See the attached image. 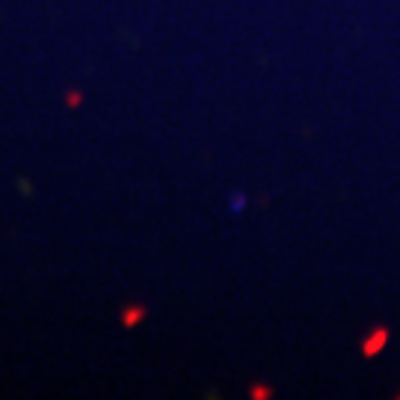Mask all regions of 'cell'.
<instances>
[{"label":"cell","instance_id":"6da1fadb","mask_svg":"<svg viewBox=\"0 0 400 400\" xmlns=\"http://www.w3.org/2000/svg\"><path fill=\"white\" fill-rule=\"evenodd\" d=\"M386 344H388V329H386V326H377L365 341H362V356H365V359H374Z\"/></svg>","mask_w":400,"mask_h":400},{"label":"cell","instance_id":"7a4b0ae2","mask_svg":"<svg viewBox=\"0 0 400 400\" xmlns=\"http://www.w3.org/2000/svg\"><path fill=\"white\" fill-rule=\"evenodd\" d=\"M142 318H146V306H140V302H133V306H125L119 314V323L125 329H133V326H140Z\"/></svg>","mask_w":400,"mask_h":400},{"label":"cell","instance_id":"3957f363","mask_svg":"<svg viewBox=\"0 0 400 400\" xmlns=\"http://www.w3.org/2000/svg\"><path fill=\"white\" fill-rule=\"evenodd\" d=\"M65 104H69V107H80V104H83V95L80 92H65Z\"/></svg>","mask_w":400,"mask_h":400},{"label":"cell","instance_id":"277c9868","mask_svg":"<svg viewBox=\"0 0 400 400\" xmlns=\"http://www.w3.org/2000/svg\"><path fill=\"white\" fill-rule=\"evenodd\" d=\"M252 397H270V388L267 386H252Z\"/></svg>","mask_w":400,"mask_h":400}]
</instances>
